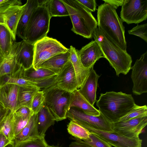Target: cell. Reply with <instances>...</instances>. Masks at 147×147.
<instances>
[{
  "label": "cell",
  "mask_w": 147,
  "mask_h": 147,
  "mask_svg": "<svg viewBox=\"0 0 147 147\" xmlns=\"http://www.w3.org/2000/svg\"><path fill=\"white\" fill-rule=\"evenodd\" d=\"M136 104L131 94L113 91L100 94L96 102L100 113L111 123L118 121Z\"/></svg>",
  "instance_id": "cell-1"
},
{
  "label": "cell",
  "mask_w": 147,
  "mask_h": 147,
  "mask_svg": "<svg viewBox=\"0 0 147 147\" xmlns=\"http://www.w3.org/2000/svg\"><path fill=\"white\" fill-rule=\"evenodd\" d=\"M97 10L98 28L121 49L127 51L123 22L116 9L104 3L98 6Z\"/></svg>",
  "instance_id": "cell-2"
},
{
  "label": "cell",
  "mask_w": 147,
  "mask_h": 147,
  "mask_svg": "<svg viewBox=\"0 0 147 147\" xmlns=\"http://www.w3.org/2000/svg\"><path fill=\"white\" fill-rule=\"evenodd\" d=\"M92 37L99 46L104 58L115 69L116 75L127 74L131 69L132 59L127 51L121 49L97 27Z\"/></svg>",
  "instance_id": "cell-3"
},
{
  "label": "cell",
  "mask_w": 147,
  "mask_h": 147,
  "mask_svg": "<svg viewBox=\"0 0 147 147\" xmlns=\"http://www.w3.org/2000/svg\"><path fill=\"white\" fill-rule=\"evenodd\" d=\"M69 13L73 27L71 30L88 39L92 37L98 22L91 12L76 0H61Z\"/></svg>",
  "instance_id": "cell-4"
},
{
  "label": "cell",
  "mask_w": 147,
  "mask_h": 147,
  "mask_svg": "<svg viewBox=\"0 0 147 147\" xmlns=\"http://www.w3.org/2000/svg\"><path fill=\"white\" fill-rule=\"evenodd\" d=\"M45 105L54 116L55 121L66 119V114L70 108L73 93L64 90L54 84L43 89Z\"/></svg>",
  "instance_id": "cell-5"
},
{
  "label": "cell",
  "mask_w": 147,
  "mask_h": 147,
  "mask_svg": "<svg viewBox=\"0 0 147 147\" xmlns=\"http://www.w3.org/2000/svg\"><path fill=\"white\" fill-rule=\"evenodd\" d=\"M51 18L45 5L38 6L33 12L28 22L24 40L34 44L46 37L49 30Z\"/></svg>",
  "instance_id": "cell-6"
},
{
  "label": "cell",
  "mask_w": 147,
  "mask_h": 147,
  "mask_svg": "<svg viewBox=\"0 0 147 147\" xmlns=\"http://www.w3.org/2000/svg\"><path fill=\"white\" fill-rule=\"evenodd\" d=\"M34 45L33 66L35 69L48 59L58 54L66 53L69 50L56 39L47 36L38 41Z\"/></svg>",
  "instance_id": "cell-7"
},
{
  "label": "cell",
  "mask_w": 147,
  "mask_h": 147,
  "mask_svg": "<svg viewBox=\"0 0 147 147\" xmlns=\"http://www.w3.org/2000/svg\"><path fill=\"white\" fill-rule=\"evenodd\" d=\"M66 117L84 128L89 127L100 130L113 132L111 124L100 113L98 116L86 114L81 110L75 107L69 108Z\"/></svg>",
  "instance_id": "cell-8"
},
{
  "label": "cell",
  "mask_w": 147,
  "mask_h": 147,
  "mask_svg": "<svg viewBox=\"0 0 147 147\" xmlns=\"http://www.w3.org/2000/svg\"><path fill=\"white\" fill-rule=\"evenodd\" d=\"M121 19L128 24H138L147 19V0H124Z\"/></svg>",
  "instance_id": "cell-9"
},
{
  "label": "cell",
  "mask_w": 147,
  "mask_h": 147,
  "mask_svg": "<svg viewBox=\"0 0 147 147\" xmlns=\"http://www.w3.org/2000/svg\"><path fill=\"white\" fill-rule=\"evenodd\" d=\"M132 69L131 78L133 84L132 92L140 95L147 92V51L136 61Z\"/></svg>",
  "instance_id": "cell-10"
},
{
  "label": "cell",
  "mask_w": 147,
  "mask_h": 147,
  "mask_svg": "<svg viewBox=\"0 0 147 147\" xmlns=\"http://www.w3.org/2000/svg\"><path fill=\"white\" fill-rule=\"evenodd\" d=\"M111 124L113 132L129 138H138L147 125V116L140 117Z\"/></svg>",
  "instance_id": "cell-11"
},
{
  "label": "cell",
  "mask_w": 147,
  "mask_h": 147,
  "mask_svg": "<svg viewBox=\"0 0 147 147\" xmlns=\"http://www.w3.org/2000/svg\"><path fill=\"white\" fill-rule=\"evenodd\" d=\"M26 6L7 5L0 7V24L10 31L14 41L16 40V29L20 18Z\"/></svg>",
  "instance_id": "cell-12"
},
{
  "label": "cell",
  "mask_w": 147,
  "mask_h": 147,
  "mask_svg": "<svg viewBox=\"0 0 147 147\" xmlns=\"http://www.w3.org/2000/svg\"><path fill=\"white\" fill-rule=\"evenodd\" d=\"M115 147H141L142 140L139 137L128 138L113 132L97 130L91 128H85Z\"/></svg>",
  "instance_id": "cell-13"
},
{
  "label": "cell",
  "mask_w": 147,
  "mask_h": 147,
  "mask_svg": "<svg viewBox=\"0 0 147 147\" xmlns=\"http://www.w3.org/2000/svg\"><path fill=\"white\" fill-rule=\"evenodd\" d=\"M56 75L48 69L39 68L35 69L32 66L27 69H24L21 77L36 83L41 90L54 83V80Z\"/></svg>",
  "instance_id": "cell-14"
},
{
  "label": "cell",
  "mask_w": 147,
  "mask_h": 147,
  "mask_svg": "<svg viewBox=\"0 0 147 147\" xmlns=\"http://www.w3.org/2000/svg\"><path fill=\"white\" fill-rule=\"evenodd\" d=\"M55 82L59 88L69 92L78 89L75 71L69 60L55 76Z\"/></svg>",
  "instance_id": "cell-15"
},
{
  "label": "cell",
  "mask_w": 147,
  "mask_h": 147,
  "mask_svg": "<svg viewBox=\"0 0 147 147\" xmlns=\"http://www.w3.org/2000/svg\"><path fill=\"white\" fill-rule=\"evenodd\" d=\"M77 51L81 63L86 68H90L99 59L104 58L99 46L94 40Z\"/></svg>",
  "instance_id": "cell-16"
},
{
  "label": "cell",
  "mask_w": 147,
  "mask_h": 147,
  "mask_svg": "<svg viewBox=\"0 0 147 147\" xmlns=\"http://www.w3.org/2000/svg\"><path fill=\"white\" fill-rule=\"evenodd\" d=\"M18 86L6 84L0 85V104L4 108L13 112L18 107Z\"/></svg>",
  "instance_id": "cell-17"
},
{
  "label": "cell",
  "mask_w": 147,
  "mask_h": 147,
  "mask_svg": "<svg viewBox=\"0 0 147 147\" xmlns=\"http://www.w3.org/2000/svg\"><path fill=\"white\" fill-rule=\"evenodd\" d=\"M93 67V65L85 82L82 86L78 90L87 100L94 106L97 101L96 92L98 81L100 76L96 74Z\"/></svg>",
  "instance_id": "cell-18"
},
{
  "label": "cell",
  "mask_w": 147,
  "mask_h": 147,
  "mask_svg": "<svg viewBox=\"0 0 147 147\" xmlns=\"http://www.w3.org/2000/svg\"><path fill=\"white\" fill-rule=\"evenodd\" d=\"M34 56V45L22 40L17 51L16 59L17 63L24 69L33 66Z\"/></svg>",
  "instance_id": "cell-19"
},
{
  "label": "cell",
  "mask_w": 147,
  "mask_h": 147,
  "mask_svg": "<svg viewBox=\"0 0 147 147\" xmlns=\"http://www.w3.org/2000/svg\"><path fill=\"white\" fill-rule=\"evenodd\" d=\"M19 44L20 42L13 41L10 54L5 58L0 65V77L4 76H13L23 68L17 63L16 59V54Z\"/></svg>",
  "instance_id": "cell-20"
},
{
  "label": "cell",
  "mask_w": 147,
  "mask_h": 147,
  "mask_svg": "<svg viewBox=\"0 0 147 147\" xmlns=\"http://www.w3.org/2000/svg\"><path fill=\"white\" fill-rule=\"evenodd\" d=\"M69 60L71 63L75 71L78 89L81 88L86 80L90 68L85 67L81 63L77 50L72 46L69 49Z\"/></svg>",
  "instance_id": "cell-21"
},
{
  "label": "cell",
  "mask_w": 147,
  "mask_h": 147,
  "mask_svg": "<svg viewBox=\"0 0 147 147\" xmlns=\"http://www.w3.org/2000/svg\"><path fill=\"white\" fill-rule=\"evenodd\" d=\"M40 137L37 129V114L31 115L25 127L15 136L14 146L23 142L37 138Z\"/></svg>",
  "instance_id": "cell-22"
},
{
  "label": "cell",
  "mask_w": 147,
  "mask_h": 147,
  "mask_svg": "<svg viewBox=\"0 0 147 147\" xmlns=\"http://www.w3.org/2000/svg\"><path fill=\"white\" fill-rule=\"evenodd\" d=\"M26 6L19 21L16 29V35L25 40V32L27 25L33 12L38 6L37 0H28Z\"/></svg>",
  "instance_id": "cell-23"
},
{
  "label": "cell",
  "mask_w": 147,
  "mask_h": 147,
  "mask_svg": "<svg viewBox=\"0 0 147 147\" xmlns=\"http://www.w3.org/2000/svg\"><path fill=\"white\" fill-rule=\"evenodd\" d=\"M69 51L66 53L57 55L44 62L38 68L48 69L57 75L69 61Z\"/></svg>",
  "instance_id": "cell-24"
},
{
  "label": "cell",
  "mask_w": 147,
  "mask_h": 147,
  "mask_svg": "<svg viewBox=\"0 0 147 147\" xmlns=\"http://www.w3.org/2000/svg\"><path fill=\"white\" fill-rule=\"evenodd\" d=\"M55 121L54 116L44 105L37 114V129L39 135L45 137L46 131L54 124Z\"/></svg>",
  "instance_id": "cell-25"
},
{
  "label": "cell",
  "mask_w": 147,
  "mask_h": 147,
  "mask_svg": "<svg viewBox=\"0 0 147 147\" xmlns=\"http://www.w3.org/2000/svg\"><path fill=\"white\" fill-rule=\"evenodd\" d=\"M73 93V97L70 108H77L86 114L93 116H98L100 115L98 110L92 106L80 93L78 89Z\"/></svg>",
  "instance_id": "cell-26"
},
{
  "label": "cell",
  "mask_w": 147,
  "mask_h": 147,
  "mask_svg": "<svg viewBox=\"0 0 147 147\" xmlns=\"http://www.w3.org/2000/svg\"><path fill=\"white\" fill-rule=\"evenodd\" d=\"M13 41L9 29L0 24V50L4 58L10 54Z\"/></svg>",
  "instance_id": "cell-27"
},
{
  "label": "cell",
  "mask_w": 147,
  "mask_h": 147,
  "mask_svg": "<svg viewBox=\"0 0 147 147\" xmlns=\"http://www.w3.org/2000/svg\"><path fill=\"white\" fill-rule=\"evenodd\" d=\"M41 90L38 86L30 87L18 86V107L25 106L30 109L33 96L37 92Z\"/></svg>",
  "instance_id": "cell-28"
},
{
  "label": "cell",
  "mask_w": 147,
  "mask_h": 147,
  "mask_svg": "<svg viewBox=\"0 0 147 147\" xmlns=\"http://www.w3.org/2000/svg\"><path fill=\"white\" fill-rule=\"evenodd\" d=\"M45 5L51 18L69 16L68 10L61 0H47Z\"/></svg>",
  "instance_id": "cell-29"
},
{
  "label": "cell",
  "mask_w": 147,
  "mask_h": 147,
  "mask_svg": "<svg viewBox=\"0 0 147 147\" xmlns=\"http://www.w3.org/2000/svg\"><path fill=\"white\" fill-rule=\"evenodd\" d=\"M23 69V68L20 71L14 76H4L0 77V85L11 84L21 86L30 87L38 86L36 83L26 80L21 77Z\"/></svg>",
  "instance_id": "cell-30"
},
{
  "label": "cell",
  "mask_w": 147,
  "mask_h": 147,
  "mask_svg": "<svg viewBox=\"0 0 147 147\" xmlns=\"http://www.w3.org/2000/svg\"><path fill=\"white\" fill-rule=\"evenodd\" d=\"M67 130L69 133L75 138L82 140L89 138V131L72 120H70L68 125Z\"/></svg>",
  "instance_id": "cell-31"
},
{
  "label": "cell",
  "mask_w": 147,
  "mask_h": 147,
  "mask_svg": "<svg viewBox=\"0 0 147 147\" xmlns=\"http://www.w3.org/2000/svg\"><path fill=\"white\" fill-rule=\"evenodd\" d=\"M0 131L8 139L13 141L15 136L14 132V114L13 111H9Z\"/></svg>",
  "instance_id": "cell-32"
},
{
  "label": "cell",
  "mask_w": 147,
  "mask_h": 147,
  "mask_svg": "<svg viewBox=\"0 0 147 147\" xmlns=\"http://www.w3.org/2000/svg\"><path fill=\"white\" fill-rule=\"evenodd\" d=\"M142 116H147L146 105L139 106L136 104L134 107L129 113L121 117L117 122L125 121Z\"/></svg>",
  "instance_id": "cell-33"
},
{
  "label": "cell",
  "mask_w": 147,
  "mask_h": 147,
  "mask_svg": "<svg viewBox=\"0 0 147 147\" xmlns=\"http://www.w3.org/2000/svg\"><path fill=\"white\" fill-rule=\"evenodd\" d=\"M44 92L41 90L37 92L33 97L30 107L32 114H37L44 106Z\"/></svg>",
  "instance_id": "cell-34"
},
{
  "label": "cell",
  "mask_w": 147,
  "mask_h": 147,
  "mask_svg": "<svg viewBox=\"0 0 147 147\" xmlns=\"http://www.w3.org/2000/svg\"><path fill=\"white\" fill-rule=\"evenodd\" d=\"M83 141L92 147H112L105 140L90 132L89 139Z\"/></svg>",
  "instance_id": "cell-35"
},
{
  "label": "cell",
  "mask_w": 147,
  "mask_h": 147,
  "mask_svg": "<svg viewBox=\"0 0 147 147\" xmlns=\"http://www.w3.org/2000/svg\"><path fill=\"white\" fill-rule=\"evenodd\" d=\"M44 137L20 143L14 147H49Z\"/></svg>",
  "instance_id": "cell-36"
},
{
  "label": "cell",
  "mask_w": 147,
  "mask_h": 147,
  "mask_svg": "<svg viewBox=\"0 0 147 147\" xmlns=\"http://www.w3.org/2000/svg\"><path fill=\"white\" fill-rule=\"evenodd\" d=\"M128 33L137 36L147 42V24L137 25L131 30H128Z\"/></svg>",
  "instance_id": "cell-37"
},
{
  "label": "cell",
  "mask_w": 147,
  "mask_h": 147,
  "mask_svg": "<svg viewBox=\"0 0 147 147\" xmlns=\"http://www.w3.org/2000/svg\"><path fill=\"white\" fill-rule=\"evenodd\" d=\"M13 114L14 132L15 137L19 134L26 125L30 117L24 118L17 116L14 113Z\"/></svg>",
  "instance_id": "cell-38"
},
{
  "label": "cell",
  "mask_w": 147,
  "mask_h": 147,
  "mask_svg": "<svg viewBox=\"0 0 147 147\" xmlns=\"http://www.w3.org/2000/svg\"><path fill=\"white\" fill-rule=\"evenodd\" d=\"M13 112L17 116L24 118L29 117L33 115L31 109L25 106H20Z\"/></svg>",
  "instance_id": "cell-39"
},
{
  "label": "cell",
  "mask_w": 147,
  "mask_h": 147,
  "mask_svg": "<svg viewBox=\"0 0 147 147\" xmlns=\"http://www.w3.org/2000/svg\"><path fill=\"white\" fill-rule=\"evenodd\" d=\"M90 11L94 12L96 10L97 4L95 0H76Z\"/></svg>",
  "instance_id": "cell-40"
},
{
  "label": "cell",
  "mask_w": 147,
  "mask_h": 147,
  "mask_svg": "<svg viewBox=\"0 0 147 147\" xmlns=\"http://www.w3.org/2000/svg\"><path fill=\"white\" fill-rule=\"evenodd\" d=\"M13 141L8 139L1 131H0V147H14Z\"/></svg>",
  "instance_id": "cell-41"
},
{
  "label": "cell",
  "mask_w": 147,
  "mask_h": 147,
  "mask_svg": "<svg viewBox=\"0 0 147 147\" xmlns=\"http://www.w3.org/2000/svg\"><path fill=\"white\" fill-rule=\"evenodd\" d=\"M75 139L76 141L72 142L69 147H92L82 140L75 138Z\"/></svg>",
  "instance_id": "cell-42"
},
{
  "label": "cell",
  "mask_w": 147,
  "mask_h": 147,
  "mask_svg": "<svg viewBox=\"0 0 147 147\" xmlns=\"http://www.w3.org/2000/svg\"><path fill=\"white\" fill-rule=\"evenodd\" d=\"M20 0H0V7L7 5H22Z\"/></svg>",
  "instance_id": "cell-43"
},
{
  "label": "cell",
  "mask_w": 147,
  "mask_h": 147,
  "mask_svg": "<svg viewBox=\"0 0 147 147\" xmlns=\"http://www.w3.org/2000/svg\"><path fill=\"white\" fill-rule=\"evenodd\" d=\"M9 111L4 108L0 109V131Z\"/></svg>",
  "instance_id": "cell-44"
},
{
  "label": "cell",
  "mask_w": 147,
  "mask_h": 147,
  "mask_svg": "<svg viewBox=\"0 0 147 147\" xmlns=\"http://www.w3.org/2000/svg\"><path fill=\"white\" fill-rule=\"evenodd\" d=\"M105 3L109 4L115 9L122 6L124 0H103Z\"/></svg>",
  "instance_id": "cell-45"
},
{
  "label": "cell",
  "mask_w": 147,
  "mask_h": 147,
  "mask_svg": "<svg viewBox=\"0 0 147 147\" xmlns=\"http://www.w3.org/2000/svg\"><path fill=\"white\" fill-rule=\"evenodd\" d=\"M5 58L0 50V65L3 62Z\"/></svg>",
  "instance_id": "cell-46"
},
{
  "label": "cell",
  "mask_w": 147,
  "mask_h": 147,
  "mask_svg": "<svg viewBox=\"0 0 147 147\" xmlns=\"http://www.w3.org/2000/svg\"><path fill=\"white\" fill-rule=\"evenodd\" d=\"M4 108L0 104V109Z\"/></svg>",
  "instance_id": "cell-47"
},
{
  "label": "cell",
  "mask_w": 147,
  "mask_h": 147,
  "mask_svg": "<svg viewBox=\"0 0 147 147\" xmlns=\"http://www.w3.org/2000/svg\"><path fill=\"white\" fill-rule=\"evenodd\" d=\"M52 147H59V146H52Z\"/></svg>",
  "instance_id": "cell-48"
},
{
  "label": "cell",
  "mask_w": 147,
  "mask_h": 147,
  "mask_svg": "<svg viewBox=\"0 0 147 147\" xmlns=\"http://www.w3.org/2000/svg\"><path fill=\"white\" fill-rule=\"evenodd\" d=\"M49 147H52V146H49Z\"/></svg>",
  "instance_id": "cell-49"
}]
</instances>
